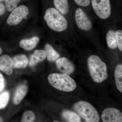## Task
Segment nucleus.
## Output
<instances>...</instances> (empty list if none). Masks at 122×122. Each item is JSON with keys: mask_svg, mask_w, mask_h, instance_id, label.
Listing matches in <instances>:
<instances>
[{"mask_svg": "<svg viewBox=\"0 0 122 122\" xmlns=\"http://www.w3.org/2000/svg\"><path fill=\"white\" fill-rule=\"evenodd\" d=\"M2 50L1 48L0 47V55L2 53Z\"/></svg>", "mask_w": 122, "mask_h": 122, "instance_id": "27", "label": "nucleus"}, {"mask_svg": "<svg viewBox=\"0 0 122 122\" xmlns=\"http://www.w3.org/2000/svg\"><path fill=\"white\" fill-rule=\"evenodd\" d=\"M5 0H0V1H4Z\"/></svg>", "mask_w": 122, "mask_h": 122, "instance_id": "29", "label": "nucleus"}, {"mask_svg": "<svg viewBox=\"0 0 122 122\" xmlns=\"http://www.w3.org/2000/svg\"><path fill=\"white\" fill-rule=\"evenodd\" d=\"M28 92V87L25 85H20L15 90L13 101L15 105H18L26 95Z\"/></svg>", "mask_w": 122, "mask_h": 122, "instance_id": "13", "label": "nucleus"}, {"mask_svg": "<svg viewBox=\"0 0 122 122\" xmlns=\"http://www.w3.org/2000/svg\"><path fill=\"white\" fill-rule=\"evenodd\" d=\"M14 69L25 68L28 65L29 61L26 55L24 54L17 55L13 58Z\"/></svg>", "mask_w": 122, "mask_h": 122, "instance_id": "15", "label": "nucleus"}, {"mask_svg": "<svg viewBox=\"0 0 122 122\" xmlns=\"http://www.w3.org/2000/svg\"><path fill=\"white\" fill-rule=\"evenodd\" d=\"M56 63L57 68L63 73L70 75L74 72L75 68L74 65L66 58H59L56 61Z\"/></svg>", "mask_w": 122, "mask_h": 122, "instance_id": "9", "label": "nucleus"}, {"mask_svg": "<svg viewBox=\"0 0 122 122\" xmlns=\"http://www.w3.org/2000/svg\"><path fill=\"white\" fill-rule=\"evenodd\" d=\"M44 19L48 27L55 32H64L69 27V23L66 18L55 8L51 7L47 9Z\"/></svg>", "mask_w": 122, "mask_h": 122, "instance_id": "1", "label": "nucleus"}, {"mask_svg": "<svg viewBox=\"0 0 122 122\" xmlns=\"http://www.w3.org/2000/svg\"><path fill=\"white\" fill-rule=\"evenodd\" d=\"M74 20L78 28L85 33H91L94 30L93 25L91 19L83 10L76 9L74 12Z\"/></svg>", "mask_w": 122, "mask_h": 122, "instance_id": "5", "label": "nucleus"}, {"mask_svg": "<svg viewBox=\"0 0 122 122\" xmlns=\"http://www.w3.org/2000/svg\"><path fill=\"white\" fill-rule=\"evenodd\" d=\"M3 120L2 118L0 117V122H3Z\"/></svg>", "mask_w": 122, "mask_h": 122, "instance_id": "28", "label": "nucleus"}, {"mask_svg": "<svg viewBox=\"0 0 122 122\" xmlns=\"http://www.w3.org/2000/svg\"><path fill=\"white\" fill-rule=\"evenodd\" d=\"M5 11V8L4 5L0 3V15H2L4 14Z\"/></svg>", "mask_w": 122, "mask_h": 122, "instance_id": "26", "label": "nucleus"}, {"mask_svg": "<svg viewBox=\"0 0 122 122\" xmlns=\"http://www.w3.org/2000/svg\"><path fill=\"white\" fill-rule=\"evenodd\" d=\"M28 8L24 5L17 7L12 11L7 18V24L10 25H15L19 24L22 20L28 15Z\"/></svg>", "mask_w": 122, "mask_h": 122, "instance_id": "7", "label": "nucleus"}, {"mask_svg": "<svg viewBox=\"0 0 122 122\" xmlns=\"http://www.w3.org/2000/svg\"><path fill=\"white\" fill-rule=\"evenodd\" d=\"M106 41L107 46L110 49H114L117 48L115 30L111 29L107 31L106 34Z\"/></svg>", "mask_w": 122, "mask_h": 122, "instance_id": "17", "label": "nucleus"}, {"mask_svg": "<svg viewBox=\"0 0 122 122\" xmlns=\"http://www.w3.org/2000/svg\"><path fill=\"white\" fill-rule=\"evenodd\" d=\"M115 37L118 47L120 51H122V30L119 29L115 31Z\"/></svg>", "mask_w": 122, "mask_h": 122, "instance_id": "23", "label": "nucleus"}, {"mask_svg": "<svg viewBox=\"0 0 122 122\" xmlns=\"http://www.w3.org/2000/svg\"><path fill=\"white\" fill-rule=\"evenodd\" d=\"M62 116L68 122H81V118L77 114L71 111H64L62 114Z\"/></svg>", "mask_w": 122, "mask_h": 122, "instance_id": "19", "label": "nucleus"}, {"mask_svg": "<svg viewBox=\"0 0 122 122\" xmlns=\"http://www.w3.org/2000/svg\"><path fill=\"white\" fill-rule=\"evenodd\" d=\"M75 3L81 7H88L91 4V0H74Z\"/></svg>", "mask_w": 122, "mask_h": 122, "instance_id": "24", "label": "nucleus"}, {"mask_svg": "<svg viewBox=\"0 0 122 122\" xmlns=\"http://www.w3.org/2000/svg\"><path fill=\"white\" fill-rule=\"evenodd\" d=\"M21 0H5V7L8 11L12 12L17 7Z\"/></svg>", "mask_w": 122, "mask_h": 122, "instance_id": "22", "label": "nucleus"}, {"mask_svg": "<svg viewBox=\"0 0 122 122\" xmlns=\"http://www.w3.org/2000/svg\"><path fill=\"white\" fill-rule=\"evenodd\" d=\"M95 14L100 20H106L110 17L112 10L110 0H91Z\"/></svg>", "mask_w": 122, "mask_h": 122, "instance_id": "6", "label": "nucleus"}, {"mask_svg": "<svg viewBox=\"0 0 122 122\" xmlns=\"http://www.w3.org/2000/svg\"><path fill=\"white\" fill-rule=\"evenodd\" d=\"M104 122H122V112L116 108L108 107L105 109L101 115Z\"/></svg>", "mask_w": 122, "mask_h": 122, "instance_id": "8", "label": "nucleus"}, {"mask_svg": "<svg viewBox=\"0 0 122 122\" xmlns=\"http://www.w3.org/2000/svg\"><path fill=\"white\" fill-rule=\"evenodd\" d=\"M45 49L47 59L50 62L56 61L60 57V55L50 44H46L45 46Z\"/></svg>", "mask_w": 122, "mask_h": 122, "instance_id": "16", "label": "nucleus"}, {"mask_svg": "<svg viewBox=\"0 0 122 122\" xmlns=\"http://www.w3.org/2000/svg\"><path fill=\"white\" fill-rule=\"evenodd\" d=\"M87 62L90 74L94 81L100 83L106 80L108 77L106 64L98 56L91 55Z\"/></svg>", "mask_w": 122, "mask_h": 122, "instance_id": "2", "label": "nucleus"}, {"mask_svg": "<svg viewBox=\"0 0 122 122\" xmlns=\"http://www.w3.org/2000/svg\"><path fill=\"white\" fill-rule=\"evenodd\" d=\"M13 61L11 57L7 55L0 57V70L8 75L13 72Z\"/></svg>", "mask_w": 122, "mask_h": 122, "instance_id": "10", "label": "nucleus"}, {"mask_svg": "<svg viewBox=\"0 0 122 122\" xmlns=\"http://www.w3.org/2000/svg\"><path fill=\"white\" fill-rule=\"evenodd\" d=\"M54 122H58V121H54Z\"/></svg>", "mask_w": 122, "mask_h": 122, "instance_id": "30", "label": "nucleus"}, {"mask_svg": "<svg viewBox=\"0 0 122 122\" xmlns=\"http://www.w3.org/2000/svg\"><path fill=\"white\" fill-rule=\"evenodd\" d=\"M73 109L87 122H98L100 120L98 112L88 102L84 101L77 102L74 105Z\"/></svg>", "mask_w": 122, "mask_h": 122, "instance_id": "4", "label": "nucleus"}, {"mask_svg": "<svg viewBox=\"0 0 122 122\" xmlns=\"http://www.w3.org/2000/svg\"><path fill=\"white\" fill-rule=\"evenodd\" d=\"M116 85L119 91L122 93V65L118 64L114 72Z\"/></svg>", "mask_w": 122, "mask_h": 122, "instance_id": "18", "label": "nucleus"}, {"mask_svg": "<svg viewBox=\"0 0 122 122\" xmlns=\"http://www.w3.org/2000/svg\"><path fill=\"white\" fill-rule=\"evenodd\" d=\"M48 80L52 86L61 91L71 92L77 86L74 79L66 74H51L48 76Z\"/></svg>", "mask_w": 122, "mask_h": 122, "instance_id": "3", "label": "nucleus"}, {"mask_svg": "<svg viewBox=\"0 0 122 122\" xmlns=\"http://www.w3.org/2000/svg\"><path fill=\"white\" fill-rule=\"evenodd\" d=\"M10 94L8 92L5 91L0 94V109L5 107L9 100Z\"/></svg>", "mask_w": 122, "mask_h": 122, "instance_id": "20", "label": "nucleus"}, {"mask_svg": "<svg viewBox=\"0 0 122 122\" xmlns=\"http://www.w3.org/2000/svg\"><path fill=\"white\" fill-rule=\"evenodd\" d=\"M5 86V81L4 76L0 73V92L4 90Z\"/></svg>", "mask_w": 122, "mask_h": 122, "instance_id": "25", "label": "nucleus"}, {"mask_svg": "<svg viewBox=\"0 0 122 122\" xmlns=\"http://www.w3.org/2000/svg\"><path fill=\"white\" fill-rule=\"evenodd\" d=\"M35 116L34 113L30 111H28L24 113L22 116L21 122H33L35 120Z\"/></svg>", "mask_w": 122, "mask_h": 122, "instance_id": "21", "label": "nucleus"}, {"mask_svg": "<svg viewBox=\"0 0 122 122\" xmlns=\"http://www.w3.org/2000/svg\"><path fill=\"white\" fill-rule=\"evenodd\" d=\"M39 41L40 39L38 37H33L30 39H22L20 41V45L25 50L30 51L36 46Z\"/></svg>", "mask_w": 122, "mask_h": 122, "instance_id": "12", "label": "nucleus"}, {"mask_svg": "<svg viewBox=\"0 0 122 122\" xmlns=\"http://www.w3.org/2000/svg\"><path fill=\"white\" fill-rule=\"evenodd\" d=\"M55 8L65 16L69 13L70 7L68 0H54Z\"/></svg>", "mask_w": 122, "mask_h": 122, "instance_id": "14", "label": "nucleus"}, {"mask_svg": "<svg viewBox=\"0 0 122 122\" xmlns=\"http://www.w3.org/2000/svg\"><path fill=\"white\" fill-rule=\"evenodd\" d=\"M46 57L45 51L37 50L30 56L29 62V65L32 67L39 62L43 61Z\"/></svg>", "mask_w": 122, "mask_h": 122, "instance_id": "11", "label": "nucleus"}]
</instances>
